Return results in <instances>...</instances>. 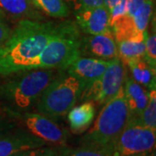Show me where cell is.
I'll use <instances>...</instances> for the list:
<instances>
[{
    "label": "cell",
    "instance_id": "obj_1",
    "mask_svg": "<svg viewBox=\"0 0 156 156\" xmlns=\"http://www.w3.org/2000/svg\"><path fill=\"white\" fill-rule=\"evenodd\" d=\"M53 22L22 19L0 47V76L26 70L55 32Z\"/></svg>",
    "mask_w": 156,
    "mask_h": 156
},
{
    "label": "cell",
    "instance_id": "obj_2",
    "mask_svg": "<svg viewBox=\"0 0 156 156\" xmlns=\"http://www.w3.org/2000/svg\"><path fill=\"white\" fill-rule=\"evenodd\" d=\"M0 84V101L13 115H21L37 105L46 87L55 78L53 69L23 70Z\"/></svg>",
    "mask_w": 156,
    "mask_h": 156
},
{
    "label": "cell",
    "instance_id": "obj_3",
    "mask_svg": "<svg viewBox=\"0 0 156 156\" xmlns=\"http://www.w3.org/2000/svg\"><path fill=\"white\" fill-rule=\"evenodd\" d=\"M82 37L76 23L64 21L56 24L50 41L26 70L34 69H62L81 56Z\"/></svg>",
    "mask_w": 156,
    "mask_h": 156
},
{
    "label": "cell",
    "instance_id": "obj_4",
    "mask_svg": "<svg viewBox=\"0 0 156 156\" xmlns=\"http://www.w3.org/2000/svg\"><path fill=\"white\" fill-rule=\"evenodd\" d=\"M128 122V110L124 87L105 103L94 126L83 137V146L109 147Z\"/></svg>",
    "mask_w": 156,
    "mask_h": 156
},
{
    "label": "cell",
    "instance_id": "obj_5",
    "mask_svg": "<svg viewBox=\"0 0 156 156\" xmlns=\"http://www.w3.org/2000/svg\"><path fill=\"white\" fill-rule=\"evenodd\" d=\"M83 89L84 84L68 73L55 76L37 101V110L52 120L65 116L80 99Z\"/></svg>",
    "mask_w": 156,
    "mask_h": 156
},
{
    "label": "cell",
    "instance_id": "obj_6",
    "mask_svg": "<svg viewBox=\"0 0 156 156\" xmlns=\"http://www.w3.org/2000/svg\"><path fill=\"white\" fill-rule=\"evenodd\" d=\"M156 133L139 122H128L109 146L114 156H141L155 149Z\"/></svg>",
    "mask_w": 156,
    "mask_h": 156
},
{
    "label": "cell",
    "instance_id": "obj_7",
    "mask_svg": "<svg viewBox=\"0 0 156 156\" xmlns=\"http://www.w3.org/2000/svg\"><path fill=\"white\" fill-rule=\"evenodd\" d=\"M126 76L123 62L119 57L109 60L104 73L83 89L80 99L98 104H105L122 87Z\"/></svg>",
    "mask_w": 156,
    "mask_h": 156
},
{
    "label": "cell",
    "instance_id": "obj_8",
    "mask_svg": "<svg viewBox=\"0 0 156 156\" xmlns=\"http://www.w3.org/2000/svg\"><path fill=\"white\" fill-rule=\"evenodd\" d=\"M23 122L29 132L46 143L55 146H64L69 137V132L60 127L52 119L37 113L25 112L21 116Z\"/></svg>",
    "mask_w": 156,
    "mask_h": 156
},
{
    "label": "cell",
    "instance_id": "obj_9",
    "mask_svg": "<svg viewBox=\"0 0 156 156\" xmlns=\"http://www.w3.org/2000/svg\"><path fill=\"white\" fill-rule=\"evenodd\" d=\"M80 52L81 55L106 61L118 57L117 45L112 31L82 37Z\"/></svg>",
    "mask_w": 156,
    "mask_h": 156
},
{
    "label": "cell",
    "instance_id": "obj_10",
    "mask_svg": "<svg viewBox=\"0 0 156 156\" xmlns=\"http://www.w3.org/2000/svg\"><path fill=\"white\" fill-rule=\"evenodd\" d=\"M43 140L28 130H11L0 136V156H13L23 151L44 147Z\"/></svg>",
    "mask_w": 156,
    "mask_h": 156
},
{
    "label": "cell",
    "instance_id": "obj_11",
    "mask_svg": "<svg viewBox=\"0 0 156 156\" xmlns=\"http://www.w3.org/2000/svg\"><path fill=\"white\" fill-rule=\"evenodd\" d=\"M76 24L83 32L96 35L111 32L109 23V12L105 6L87 8L75 13Z\"/></svg>",
    "mask_w": 156,
    "mask_h": 156
},
{
    "label": "cell",
    "instance_id": "obj_12",
    "mask_svg": "<svg viewBox=\"0 0 156 156\" xmlns=\"http://www.w3.org/2000/svg\"><path fill=\"white\" fill-rule=\"evenodd\" d=\"M109 61L93 57H76L65 69L68 74L79 79L84 84V89L100 77L106 70Z\"/></svg>",
    "mask_w": 156,
    "mask_h": 156
},
{
    "label": "cell",
    "instance_id": "obj_13",
    "mask_svg": "<svg viewBox=\"0 0 156 156\" xmlns=\"http://www.w3.org/2000/svg\"><path fill=\"white\" fill-rule=\"evenodd\" d=\"M126 103L128 110V122H139L140 117L148 101V91L126 76L123 84Z\"/></svg>",
    "mask_w": 156,
    "mask_h": 156
},
{
    "label": "cell",
    "instance_id": "obj_14",
    "mask_svg": "<svg viewBox=\"0 0 156 156\" xmlns=\"http://www.w3.org/2000/svg\"><path fill=\"white\" fill-rule=\"evenodd\" d=\"M95 115L93 101H85L81 105L73 107L68 113V121L71 132L82 134L86 131L93 122Z\"/></svg>",
    "mask_w": 156,
    "mask_h": 156
},
{
    "label": "cell",
    "instance_id": "obj_15",
    "mask_svg": "<svg viewBox=\"0 0 156 156\" xmlns=\"http://www.w3.org/2000/svg\"><path fill=\"white\" fill-rule=\"evenodd\" d=\"M0 9L11 17L42 21L40 11L30 0H0Z\"/></svg>",
    "mask_w": 156,
    "mask_h": 156
},
{
    "label": "cell",
    "instance_id": "obj_16",
    "mask_svg": "<svg viewBox=\"0 0 156 156\" xmlns=\"http://www.w3.org/2000/svg\"><path fill=\"white\" fill-rule=\"evenodd\" d=\"M131 71L133 79L148 91L155 89V70L151 67L144 57L134 58L125 62Z\"/></svg>",
    "mask_w": 156,
    "mask_h": 156
},
{
    "label": "cell",
    "instance_id": "obj_17",
    "mask_svg": "<svg viewBox=\"0 0 156 156\" xmlns=\"http://www.w3.org/2000/svg\"><path fill=\"white\" fill-rule=\"evenodd\" d=\"M111 30L115 43L131 40L135 42L144 41V33L137 30L134 20L129 15L120 17L111 25Z\"/></svg>",
    "mask_w": 156,
    "mask_h": 156
},
{
    "label": "cell",
    "instance_id": "obj_18",
    "mask_svg": "<svg viewBox=\"0 0 156 156\" xmlns=\"http://www.w3.org/2000/svg\"><path fill=\"white\" fill-rule=\"evenodd\" d=\"M34 6L47 16L63 18L69 16V9L63 0H30Z\"/></svg>",
    "mask_w": 156,
    "mask_h": 156
},
{
    "label": "cell",
    "instance_id": "obj_19",
    "mask_svg": "<svg viewBox=\"0 0 156 156\" xmlns=\"http://www.w3.org/2000/svg\"><path fill=\"white\" fill-rule=\"evenodd\" d=\"M118 57L122 62L128 61L134 58L143 57L145 54V43L144 41L135 42L126 40L116 43Z\"/></svg>",
    "mask_w": 156,
    "mask_h": 156
},
{
    "label": "cell",
    "instance_id": "obj_20",
    "mask_svg": "<svg viewBox=\"0 0 156 156\" xmlns=\"http://www.w3.org/2000/svg\"><path fill=\"white\" fill-rule=\"evenodd\" d=\"M153 7L154 0H146L142 4V5L132 16L135 27L137 30L141 33H144L150 22L153 14Z\"/></svg>",
    "mask_w": 156,
    "mask_h": 156
},
{
    "label": "cell",
    "instance_id": "obj_21",
    "mask_svg": "<svg viewBox=\"0 0 156 156\" xmlns=\"http://www.w3.org/2000/svg\"><path fill=\"white\" fill-rule=\"evenodd\" d=\"M156 89V88H155ZM148 91V101L140 117L139 122L147 128L156 130V89Z\"/></svg>",
    "mask_w": 156,
    "mask_h": 156
},
{
    "label": "cell",
    "instance_id": "obj_22",
    "mask_svg": "<svg viewBox=\"0 0 156 156\" xmlns=\"http://www.w3.org/2000/svg\"><path fill=\"white\" fill-rule=\"evenodd\" d=\"M71 149L65 146L40 147L20 152L13 156H68Z\"/></svg>",
    "mask_w": 156,
    "mask_h": 156
},
{
    "label": "cell",
    "instance_id": "obj_23",
    "mask_svg": "<svg viewBox=\"0 0 156 156\" xmlns=\"http://www.w3.org/2000/svg\"><path fill=\"white\" fill-rule=\"evenodd\" d=\"M68 156H114L109 147L83 146L76 150H71Z\"/></svg>",
    "mask_w": 156,
    "mask_h": 156
},
{
    "label": "cell",
    "instance_id": "obj_24",
    "mask_svg": "<svg viewBox=\"0 0 156 156\" xmlns=\"http://www.w3.org/2000/svg\"><path fill=\"white\" fill-rule=\"evenodd\" d=\"M144 43H145V54L144 59L149 63L151 67L156 69V36L155 30L151 35L147 30L144 31Z\"/></svg>",
    "mask_w": 156,
    "mask_h": 156
},
{
    "label": "cell",
    "instance_id": "obj_25",
    "mask_svg": "<svg viewBox=\"0 0 156 156\" xmlns=\"http://www.w3.org/2000/svg\"><path fill=\"white\" fill-rule=\"evenodd\" d=\"M69 10L74 12L96 6L103 5V0H63Z\"/></svg>",
    "mask_w": 156,
    "mask_h": 156
},
{
    "label": "cell",
    "instance_id": "obj_26",
    "mask_svg": "<svg viewBox=\"0 0 156 156\" xmlns=\"http://www.w3.org/2000/svg\"><path fill=\"white\" fill-rule=\"evenodd\" d=\"M130 0H119L115 6L113 8V10L109 13V23L110 27L113 23L117 20L120 17H124L128 14V6H129Z\"/></svg>",
    "mask_w": 156,
    "mask_h": 156
},
{
    "label": "cell",
    "instance_id": "obj_27",
    "mask_svg": "<svg viewBox=\"0 0 156 156\" xmlns=\"http://www.w3.org/2000/svg\"><path fill=\"white\" fill-rule=\"evenodd\" d=\"M12 30L6 20V14L0 9V47L10 37Z\"/></svg>",
    "mask_w": 156,
    "mask_h": 156
},
{
    "label": "cell",
    "instance_id": "obj_28",
    "mask_svg": "<svg viewBox=\"0 0 156 156\" xmlns=\"http://www.w3.org/2000/svg\"><path fill=\"white\" fill-rule=\"evenodd\" d=\"M146 0H130L129 1V6H128V15L132 17L135 13V11L139 9L142 4L145 2Z\"/></svg>",
    "mask_w": 156,
    "mask_h": 156
},
{
    "label": "cell",
    "instance_id": "obj_29",
    "mask_svg": "<svg viewBox=\"0 0 156 156\" xmlns=\"http://www.w3.org/2000/svg\"><path fill=\"white\" fill-rule=\"evenodd\" d=\"M13 129V124L0 115V136Z\"/></svg>",
    "mask_w": 156,
    "mask_h": 156
},
{
    "label": "cell",
    "instance_id": "obj_30",
    "mask_svg": "<svg viewBox=\"0 0 156 156\" xmlns=\"http://www.w3.org/2000/svg\"><path fill=\"white\" fill-rule=\"evenodd\" d=\"M119 0H103V5L105 6L108 11L110 13V11L113 10V8L115 6Z\"/></svg>",
    "mask_w": 156,
    "mask_h": 156
}]
</instances>
